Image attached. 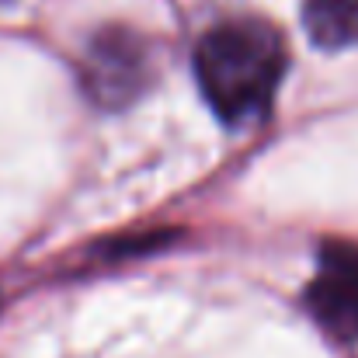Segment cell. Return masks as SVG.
Masks as SVG:
<instances>
[{
  "label": "cell",
  "mask_w": 358,
  "mask_h": 358,
  "mask_svg": "<svg viewBox=\"0 0 358 358\" xmlns=\"http://www.w3.org/2000/svg\"><path fill=\"white\" fill-rule=\"evenodd\" d=\"M285 66V38L261 17L220 21L195 45V80L227 125L261 119L275 101Z\"/></svg>",
  "instance_id": "1"
},
{
  "label": "cell",
  "mask_w": 358,
  "mask_h": 358,
  "mask_svg": "<svg viewBox=\"0 0 358 358\" xmlns=\"http://www.w3.org/2000/svg\"><path fill=\"white\" fill-rule=\"evenodd\" d=\"M157 73V59L150 42L132 28H101L80 59L84 94L108 112L129 108Z\"/></svg>",
  "instance_id": "2"
},
{
  "label": "cell",
  "mask_w": 358,
  "mask_h": 358,
  "mask_svg": "<svg viewBox=\"0 0 358 358\" xmlns=\"http://www.w3.org/2000/svg\"><path fill=\"white\" fill-rule=\"evenodd\" d=\"M306 310L338 341H358V243L327 240L306 285Z\"/></svg>",
  "instance_id": "3"
},
{
  "label": "cell",
  "mask_w": 358,
  "mask_h": 358,
  "mask_svg": "<svg viewBox=\"0 0 358 358\" xmlns=\"http://www.w3.org/2000/svg\"><path fill=\"white\" fill-rule=\"evenodd\" d=\"M303 28L317 49L338 52L358 42V0H306Z\"/></svg>",
  "instance_id": "4"
},
{
  "label": "cell",
  "mask_w": 358,
  "mask_h": 358,
  "mask_svg": "<svg viewBox=\"0 0 358 358\" xmlns=\"http://www.w3.org/2000/svg\"><path fill=\"white\" fill-rule=\"evenodd\" d=\"M3 3H7V0H0V7H3Z\"/></svg>",
  "instance_id": "5"
}]
</instances>
